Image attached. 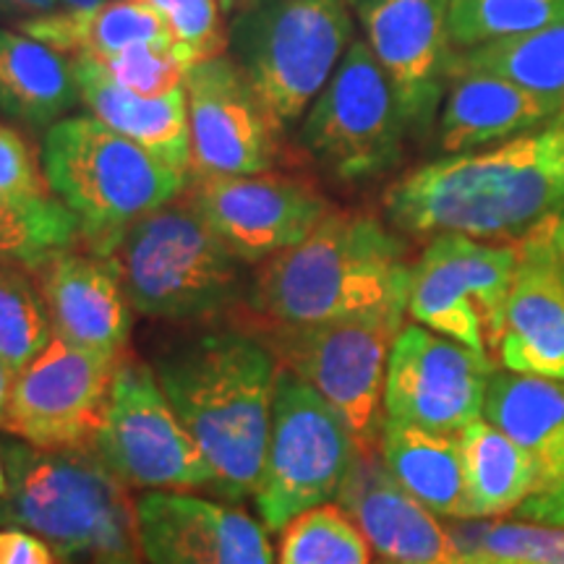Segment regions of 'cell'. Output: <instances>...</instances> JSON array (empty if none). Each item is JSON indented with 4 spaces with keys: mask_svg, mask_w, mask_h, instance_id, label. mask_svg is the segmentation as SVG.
Wrapping results in <instances>:
<instances>
[{
    "mask_svg": "<svg viewBox=\"0 0 564 564\" xmlns=\"http://www.w3.org/2000/svg\"><path fill=\"white\" fill-rule=\"evenodd\" d=\"M79 100L74 58L24 32L0 30V110L32 129H51Z\"/></svg>",
    "mask_w": 564,
    "mask_h": 564,
    "instance_id": "484cf974",
    "label": "cell"
},
{
    "mask_svg": "<svg viewBox=\"0 0 564 564\" xmlns=\"http://www.w3.org/2000/svg\"><path fill=\"white\" fill-rule=\"evenodd\" d=\"M497 364L421 327L405 324L394 337L384 379V419L440 434H460L484 415Z\"/></svg>",
    "mask_w": 564,
    "mask_h": 564,
    "instance_id": "5bb4252c",
    "label": "cell"
},
{
    "mask_svg": "<svg viewBox=\"0 0 564 564\" xmlns=\"http://www.w3.org/2000/svg\"><path fill=\"white\" fill-rule=\"evenodd\" d=\"M47 186L26 139L11 126L0 123V196H45Z\"/></svg>",
    "mask_w": 564,
    "mask_h": 564,
    "instance_id": "8d00e7d4",
    "label": "cell"
},
{
    "mask_svg": "<svg viewBox=\"0 0 564 564\" xmlns=\"http://www.w3.org/2000/svg\"><path fill=\"white\" fill-rule=\"evenodd\" d=\"M484 419L525 449L539 486L564 474V382L518 371H494Z\"/></svg>",
    "mask_w": 564,
    "mask_h": 564,
    "instance_id": "cb8c5ba5",
    "label": "cell"
},
{
    "mask_svg": "<svg viewBox=\"0 0 564 564\" xmlns=\"http://www.w3.org/2000/svg\"><path fill=\"white\" fill-rule=\"evenodd\" d=\"M364 42L390 76L411 137H429L447 91V0H348Z\"/></svg>",
    "mask_w": 564,
    "mask_h": 564,
    "instance_id": "e0dca14e",
    "label": "cell"
},
{
    "mask_svg": "<svg viewBox=\"0 0 564 564\" xmlns=\"http://www.w3.org/2000/svg\"><path fill=\"white\" fill-rule=\"evenodd\" d=\"M192 66L228 53V17L220 0H150Z\"/></svg>",
    "mask_w": 564,
    "mask_h": 564,
    "instance_id": "d590c367",
    "label": "cell"
},
{
    "mask_svg": "<svg viewBox=\"0 0 564 564\" xmlns=\"http://www.w3.org/2000/svg\"><path fill=\"white\" fill-rule=\"evenodd\" d=\"M6 489H9V476H6V463L3 455H0V497H3Z\"/></svg>",
    "mask_w": 564,
    "mask_h": 564,
    "instance_id": "ee69618b",
    "label": "cell"
},
{
    "mask_svg": "<svg viewBox=\"0 0 564 564\" xmlns=\"http://www.w3.org/2000/svg\"><path fill=\"white\" fill-rule=\"evenodd\" d=\"M121 358L53 335L24 369L13 373L0 429L42 449L91 447Z\"/></svg>",
    "mask_w": 564,
    "mask_h": 564,
    "instance_id": "4fadbf2b",
    "label": "cell"
},
{
    "mask_svg": "<svg viewBox=\"0 0 564 564\" xmlns=\"http://www.w3.org/2000/svg\"><path fill=\"white\" fill-rule=\"evenodd\" d=\"M47 186L82 225V243L105 259L139 217L181 199L188 175L162 165L95 116H66L42 139Z\"/></svg>",
    "mask_w": 564,
    "mask_h": 564,
    "instance_id": "8992f818",
    "label": "cell"
},
{
    "mask_svg": "<svg viewBox=\"0 0 564 564\" xmlns=\"http://www.w3.org/2000/svg\"><path fill=\"white\" fill-rule=\"evenodd\" d=\"M19 32L68 58L108 61L137 42L173 40L150 0H105L89 11H55L19 21ZM175 42V40H173Z\"/></svg>",
    "mask_w": 564,
    "mask_h": 564,
    "instance_id": "4316f807",
    "label": "cell"
},
{
    "mask_svg": "<svg viewBox=\"0 0 564 564\" xmlns=\"http://www.w3.org/2000/svg\"><path fill=\"white\" fill-rule=\"evenodd\" d=\"M465 564H510V562H491V560H468Z\"/></svg>",
    "mask_w": 564,
    "mask_h": 564,
    "instance_id": "7dc6e473",
    "label": "cell"
},
{
    "mask_svg": "<svg viewBox=\"0 0 564 564\" xmlns=\"http://www.w3.org/2000/svg\"><path fill=\"white\" fill-rule=\"evenodd\" d=\"M192 173L257 175L278 160L282 126L232 55L196 63L186 79Z\"/></svg>",
    "mask_w": 564,
    "mask_h": 564,
    "instance_id": "9a60e30c",
    "label": "cell"
},
{
    "mask_svg": "<svg viewBox=\"0 0 564 564\" xmlns=\"http://www.w3.org/2000/svg\"><path fill=\"white\" fill-rule=\"evenodd\" d=\"M552 249L556 259H560V264L564 267V212L552 220Z\"/></svg>",
    "mask_w": 564,
    "mask_h": 564,
    "instance_id": "b9f144b4",
    "label": "cell"
},
{
    "mask_svg": "<svg viewBox=\"0 0 564 564\" xmlns=\"http://www.w3.org/2000/svg\"><path fill=\"white\" fill-rule=\"evenodd\" d=\"M408 137L390 76L364 40H352L333 79L306 110L303 147L335 178L369 181L400 165Z\"/></svg>",
    "mask_w": 564,
    "mask_h": 564,
    "instance_id": "30bf717a",
    "label": "cell"
},
{
    "mask_svg": "<svg viewBox=\"0 0 564 564\" xmlns=\"http://www.w3.org/2000/svg\"><path fill=\"white\" fill-rule=\"evenodd\" d=\"M377 564H392V562H384V560H382V562H377Z\"/></svg>",
    "mask_w": 564,
    "mask_h": 564,
    "instance_id": "681fc988",
    "label": "cell"
},
{
    "mask_svg": "<svg viewBox=\"0 0 564 564\" xmlns=\"http://www.w3.org/2000/svg\"><path fill=\"white\" fill-rule=\"evenodd\" d=\"M183 196L246 264H262L301 243L333 212L308 181L270 171L188 178Z\"/></svg>",
    "mask_w": 564,
    "mask_h": 564,
    "instance_id": "2e32d148",
    "label": "cell"
},
{
    "mask_svg": "<svg viewBox=\"0 0 564 564\" xmlns=\"http://www.w3.org/2000/svg\"><path fill=\"white\" fill-rule=\"evenodd\" d=\"M79 100L89 116L121 133L162 165L192 173V126L186 87L167 97H141L126 89L95 58H74Z\"/></svg>",
    "mask_w": 564,
    "mask_h": 564,
    "instance_id": "603a6c76",
    "label": "cell"
},
{
    "mask_svg": "<svg viewBox=\"0 0 564 564\" xmlns=\"http://www.w3.org/2000/svg\"><path fill=\"white\" fill-rule=\"evenodd\" d=\"M394 232L520 243L564 212V116L486 150L444 154L384 192Z\"/></svg>",
    "mask_w": 564,
    "mask_h": 564,
    "instance_id": "6da1fadb",
    "label": "cell"
},
{
    "mask_svg": "<svg viewBox=\"0 0 564 564\" xmlns=\"http://www.w3.org/2000/svg\"><path fill=\"white\" fill-rule=\"evenodd\" d=\"M564 21V0H447L453 51H474Z\"/></svg>",
    "mask_w": 564,
    "mask_h": 564,
    "instance_id": "4dcf8cb0",
    "label": "cell"
},
{
    "mask_svg": "<svg viewBox=\"0 0 564 564\" xmlns=\"http://www.w3.org/2000/svg\"><path fill=\"white\" fill-rule=\"evenodd\" d=\"M514 267L518 243L436 236L413 262L408 314L421 327L494 361Z\"/></svg>",
    "mask_w": 564,
    "mask_h": 564,
    "instance_id": "7c38bea8",
    "label": "cell"
},
{
    "mask_svg": "<svg viewBox=\"0 0 564 564\" xmlns=\"http://www.w3.org/2000/svg\"><path fill=\"white\" fill-rule=\"evenodd\" d=\"M241 3H246V0H220V6H223V11H225V17H230L232 11L238 9V6Z\"/></svg>",
    "mask_w": 564,
    "mask_h": 564,
    "instance_id": "f6af8a7d",
    "label": "cell"
},
{
    "mask_svg": "<svg viewBox=\"0 0 564 564\" xmlns=\"http://www.w3.org/2000/svg\"><path fill=\"white\" fill-rule=\"evenodd\" d=\"M352 40L348 0H246L228 17V55L282 129L312 108Z\"/></svg>",
    "mask_w": 564,
    "mask_h": 564,
    "instance_id": "52a82bcc",
    "label": "cell"
},
{
    "mask_svg": "<svg viewBox=\"0 0 564 564\" xmlns=\"http://www.w3.org/2000/svg\"><path fill=\"white\" fill-rule=\"evenodd\" d=\"M405 324L394 316H364L319 324L262 319L251 327L280 366L312 384L340 413L358 453L379 449L384 421V379L394 337Z\"/></svg>",
    "mask_w": 564,
    "mask_h": 564,
    "instance_id": "ba28073f",
    "label": "cell"
},
{
    "mask_svg": "<svg viewBox=\"0 0 564 564\" xmlns=\"http://www.w3.org/2000/svg\"><path fill=\"white\" fill-rule=\"evenodd\" d=\"M167 403L215 470L217 497L257 494L272 429L280 361L253 329L183 337L152 364Z\"/></svg>",
    "mask_w": 564,
    "mask_h": 564,
    "instance_id": "7a4b0ae2",
    "label": "cell"
},
{
    "mask_svg": "<svg viewBox=\"0 0 564 564\" xmlns=\"http://www.w3.org/2000/svg\"><path fill=\"white\" fill-rule=\"evenodd\" d=\"M499 361L507 371L564 382V267L552 249V223L518 243Z\"/></svg>",
    "mask_w": 564,
    "mask_h": 564,
    "instance_id": "ffe728a7",
    "label": "cell"
},
{
    "mask_svg": "<svg viewBox=\"0 0 564 564\" xmlns=\"http://www.w3.org/2000/svg\"><path fill=\"white\" fill-rule=\"evenodd\" d=\"M91 449L126 486L215 489V470L183 429L150 364L123 352Z\"/></svg>",
    "mask_w": 564,
    "mask_h": 564,
    "instance_id": "8fae6325",
    "label": "cell"
},
{
    "mask_svg": "<svg viewBox=\"0 0 564 564\" xmlns=\"http://www.w3.org/2000/svg\"><path fill=\"white\" fill-rule=\"evenodd\" d=\"M460 447L468 520H489L518 510L539 489V468L531 455L484 415L463 429Z\"/></svg>",
    "mask_w": 564,
    "mask_h": 564,
    "instance_id": "83f0119b",
    "label": "cell"
},
{
    "mask_svg": "<svg viewBox=\"0 0 564 564\" xmlns=\"http://www.w3.org/2000/svg\"><path fill=\"white\" fill-rule=\"evenodd\" d=\"M0 564H55L53 549L21 528H0Z\"/></svg>",
    "mask_w": 564,
    "mask_h": 564,
    "instance_id": "f35d334b",
    "label": "cell"
},
{
    "mask_svg": "<svg viewBox=\"0 0 564 564\" xmlns=\"http://www.w3.org/2000/svg\"><path fill=\"white\" fill-rule=\"evenodd\" d=\"M61 11H89L105 3V0H58Z\"/></svg>",
    "mask_w": 564,
    "mask_h": 564,
    "instance_id": "7bdbcfd3",
    "label": "cell"
},
{
    "mask_svg": "<svg viewBox=\"0 0 564 564\" xmlns=\"http://www.w3.org/2000/svg\"><path fill=\"white\" fill-rule=\"evenodd\" d=\"M411 270L398 232L371 215L333 209L301 243L259 264L249 308L280 324L405 319Z\"/></svg>",
    "mask_w": 564,
    "mask_h": 564,
    "instance_id": "3957f363",
    "label": "cell"
},
{
    "mask_svg": "<svg viewBox=\"0 0 564 564\" xmlns=\"http://www.w3.org/2000/svg\"><path fill=\"white\" fill-rule=\"evenodd\" d=\"M40 285L24 267H0V361L17 373L53 340Z\"/></svg>",
    "mask_w": 564,
    "mask_h": 564,
    "instance_id": "d6a6232c",
    "label": "cell"
},
{
    "mask_svg": "<svg viewBox=\"0 0 564 564\" xmlns=\"http://www.w3.org/2000/svg\"><path fill=\"white\" fill-rule=\"evenodd\" d=\"M379 457L394 481L423 507L449 520H468L460 434H440L403 421H382Z\"/></svg>",
    "mask_w": 564,
    "mask_h": 564,
    "instance_id": "d4e9b609",
    "label": "cell"
},
{
    "mask_svg": "<svg viewBox=\"0 0 564 564\" xmlns=\"http://www.w3.org/2000/svg\"><path fill=\"white\" fill-rule=\"evenodd\" d=\"M108 74L141 97H167L186 87L192 61L173 40H150L100 61Z\"/></svg>",
    "mask_w": 564,
    "mask_h": 564,
    "instance_id": "e575fe53",
    "label": "cell"
},
{
    "mask_svg": "<svg viewBox=\"0 0 564 564\" xmlns=\"http://www.w3.org/2000/svg\"><path fill=\"white\" fill-rule=\"evenodd\" d=\"M564 108L491 74L449 76L436 118L442 154H463L502 144L560 121Z\"/></svg>",
    "mask_w": 564,
    "mask_h": 564,
    "instance_id": "7402d4cb",
    "label": "cell"
},
{
    "mask_svg": "<svg viewBox=\"0 0 564 564\" xmlns=\"http://www.w3.org/2000/svg\"><path fill=\"white\" fill-rule=\"evenodd\" d=\"M514 512L528 523L564 525V474L556 476L554 481L539 486Z\"/></svg>",
    "mask_w": 564,
    "mask_h": 564,
    "instance_id": "74e56055",
    "label": "cell"
},
{
    "mask_svg": "<svg viewBox=\"0 0 564 564\" xmlns=\"http://www.w3.org/2000/svg\"><path fill=\"white\" fill-rule=\"evenodd\" d=\"M465 560H491L510 564H564V525H533L523 520L502 523H468L453 531Z\"/></svg>",
    "mask_w": 564,
    "mask_h": 564,
    "instance_id": "836d02e7",
    "label": "cell"
},
{
    "mask_svg": "<svg viewBox=\"0 0 564 564\" xmlns=\"http://www.w3.org/2000/svg\"><path fill=\"white\" fill-rule=\"evenodd\" d=\"M37 285L55 335L91 352L123 356L133 308L105 259L63 251L40 267Z\"/></svg>",
    "mask_w": 564,
    "mask_h": 564,
    "instance_id": "44dd1931",
    "label": "cell"
},
{
    "mask_svg": "<svg viewBox=\"0 0 564 564\" xmlns=\"http://www.w3.org/2000/svg\"><path fill=\"white\" fill-rule=\"evenodd\" d=\"M110 564H141L137 556H121V560H116V562H110Z\"/></svg>",
    "mask_w": 564,
    "mask_h": 564,
    "instance_id": "bcb514c9",
    "label": "cell"
},
{
    "mask_svg": "<svg viewBox=\"0 0 564 564\" xmlns=\"http://www.w3.org/2000/svg\"><path fill=\"white\" fill-rule=\"evenodd\" d=\"M105 262L121 280L133 312L152 319L199 322L249 303V264L186 196L139 217Z\"/></svg>",
    "mask_w": 564,
    "mask_h": 564,
    "instance_id": "5b68a950",
    "label": "cell"
},
{
    "mask_svg": "<svg viewBox=\"0 0 564 564\" xmlns=\"http://www.w3.org/2000/svg\"><path fill=\"white\" fill-rule=\"evenodd\" d=\"M491 74L564 108V21L453 55L449 76Z\"/></svg>",
    "mask_w": 564,
    "mask_h": 564,
    "instance_id": "f1b7e54d",
    "label": "cell"
},
{
    "mask_svg": "<svg viewBox=\"0 0 564 564\" xmlns=\"http://www.w3.org/2000/svg\"><path fill=\"white\" fill-rule=\"evenodd\" d=\"M337 502L361 528L369 546L392 564H465V554L440 523V514L423 507L394 481L377 453H358Z\"/></svg>",
    "mask_w": 564,
    "mask_h": 564,
    "instance_id": "d6986e66",
    "label": "cell"
},
{
    "mask_svg": "<svg viewBox=\"0 0 564 564\" xmlns=\"http://www.w3.org/2000/svg\"><path fill=\"white\" fill-rule=\"evenodd\" d=\"M278 564H371V546L340 505H319L282 531Z\"/></svg>",
    "mask_w": 564,
    "mask_h": 564,
    "instance_id": "1f68e13d",
    "label": "cell"
},
{
    "mask_svg": "<svg viewBox=\"0 0 564 564\" xmlns=\"http://www.w3.org/2000/svg\"><path fill=\"white\" fill-rule=\"evenodd\" d=\"M356 455V440L340 413L312 384L280 366L270 444L253 494L267 531L282 533L303 512L337 499Z\"/></svg>",
    "mask_w": 564,
    "mask_h": 564,
    "instance_id": "9c48e42d",
    "label": "cell"
},
{
    "mask_svg": "<svg viewBox=\"0 0 564 564\" xmlns=\"http://www.w3.org/2000/svg\"><path fill=\"white\" fill-rule=\"evenodd\" d=\"M79 241V220L55 194L0 196V267L37 272Z\"/></svg>",
    "mask_w": 564,
    "mask_h": 564,
    "instance_id": "f546056e",
    "label": "cell"
},
{
    "mask_svg": "<svg viewBox=\"0 0 564 564\" xmlns=\"http://www.w3.org/2000/svg\"><path fill=\"white\" fill-rule=\"evenodd\" d=\"M6 9V0H0V11H3Z\"/></svg>",
    "mask_w": 564,
    "mask_h": 564,
    "instance_id": "c3c4849f",
    "label": "cell"
},
{
    "mask_svg": "<svg viewBox=\"0 0 564 564\" xmlns=\"http://www.w3.org/2000/svg\"><path fill=\"white\" fill-rule=\"evenodd\" d=\"M6 9L21 11L30 17H45V13H55L61 11L58 0H6Z\"/></svg>",
    "mask_w": 564,
    "mask_h": 564,
    "instance_id": "ab89813d",
    "label": "cell"
},
{
    "mask_svg": "<svg viewBox=\"0 0 564 564\" xmlns=\"http://www.w3.org/2000/svg\"><path fill=\"white\" fill-rule=\"evenodd\" d=\"M11 384H13V371L3 361H0V423H3L6 408H9Z\"/></svg>",
    "mask_w": 564,
    "mask_h": 564,
    "instance_id": "60d3db41",
    "label": "cell"
},
{
    "mask_svg": "<svg viewBox=\"0 0 564 564\" xmlns=\"http://www.w3.org/2000/svg\"><path fill=\"white\" fill-rule=\"evenodd\" d=\"M137 533L147 564H274L262 523L186 491H147L137 502Z\"/></svg>",
    "mask_w": 564,
    "mask_h": 564,
    "instance_id": "ac0fdd59",
    "label": "cell"
},
{
    "mask_svg": "<svg viewBox=\"0 0 564 564\" xmlns=\"http://www.w3.org/2000/svg\"><path fill=\"white\" fill-rule=\"evenodd\" d=\"M0 455L9 476L0 528L34 533L66 564H110L139 554L129 486L95 449H42L3 440Z\"/></svg>",
    "mask_w": 564,
    "mask_h": 564,
    "instance_id": "277c9868",
    "label": "cell"
}]
</instances>
